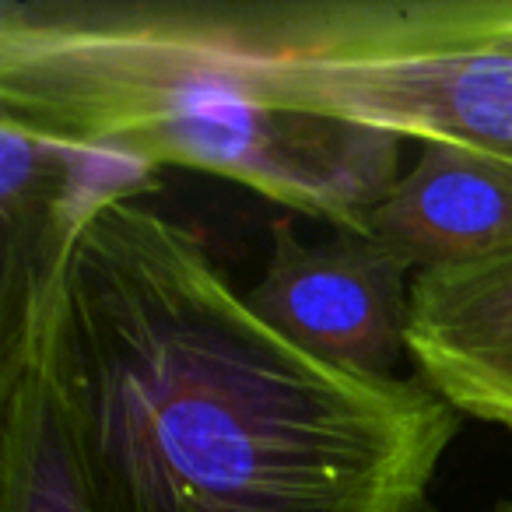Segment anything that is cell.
<instances>
[{
	"label": "cell",
	"mask_w": 512,
	"mask_h": 512,
	"mask_svg": "<svg viewBox=\"0 0 512 512\" xmlns=\"http://www.w3.org/2000/svg\"><path fill=\"white\" fill-rule=\"evenodd\" d=\"M0 120L155 169L211 172L344 232H365L397 183L404 141L264 106L141 29L127 4L67 0L0 4Z\"/></svg>",
	"instance_id": "2"
},
{
	"label": "cell",
	"mask_w": 512,
	"mask_h": 512,
	"mask_svg": "<svg viewBox=\"0 0 512 512\" xmlns=\"http://www.w3.org/2000/svg\"><path fill=\"white\" fill-rule=\"evenodd\" d=\"M67 292V288H64ZM64 295L4 337V498L0 512H88L53 376Z\"/></svg>",
	"instance_id": "8"
},
{
	"label": "cell",
	"mask_w": 512,
	"mask_h": 512,
	"mask_svg": "<svg viewBox=\"0 0 512 512\" xmlns=\"http://www.w3.org/2000/svg\"><path fill=\"white\" fill-rule=\"evenodd\" d=\"M495 512H512V502H502V505H498Z\"/></svg>",
	"instance_id": "9"
},
{
	"label": "cell",
	"mask_w": 512,
	"mask_h": 512,
	"mask_svg": "<svg viewBox=\"0 0 512 512\" xmlns=\"http://www.w3.org/2000/svg\"><path fill=\"white\" fill-rule=\"evenodd\" d=\"M53 376L88 512H428L463 418L295 348L144 200L88 221Z\"/></svg>",
	"instance_id": "1"
},
{
	"label": "cell",
	"mask_w": 512,
	"mask_h": 512,
	"mask_svg": "<svg viewBox=\"0 0 512 512\" xmlns=\"http://www.w3.org/2000/svg\"><path fill=\"white\" fill-rule=\"evenodd\" d=\"M407 358L460 414L512 428V253L418 274Z\"/></svg>",
	"instance_id": "7"
},
{
	"label": "cell",
	"mask_w": 512,
	"mask_h": 512,
	"mask_svg": "<svg viewBox=\"0 0 512 512\" xmlns=\"http://www.w3.org/2000/svg\"><path fill=\"white\" fill-rule=\"evenodd\" d=\"M256 102L512 162V0L127 4Z\"/></svg>",
	"instance_id": "3"
},
{
	"label": "cell",
	"mask_w": 512,
	"mask_h": 512,
	"mask_svg": "<svg viewBox=\"0 0 512 512\" xmlns=\"http://www.w3.org/2000/svg\"><path fill=\"white\" fill-rule=\"evenodd\" d=\"M151 162L120 148L74 144L0 120V221H4V327L60 299L88 221L116 200L158 186Z\"/></svg>",
	"instance_id": "5"
},
{
	"label": "cell",
	"mask_w": 512,
	"mask_h": 512,
	"mask_svg": "<svg viewBox=\"0 0 512 512\" xmlns=\"http://www.w3.org/2000/svg\"><path fill=\"white\" fill-rule=\"evenodd\" d=\"M414 271L369 232L334 228L306 239L292 221H274L267 264L246 302L271 330L337 369L397 376L407 355Z\"/></svg>",
	"instance_id": "4"
},
{
	"label": "cell",
	"mask_w": 512,
	"mask_h": 512,
	"mask_svg": "<svg viewBox=\"0 0 512 512\" xmlns=\"http://www.w3.org/2000/svg\"><path fill=\"white\" fill-rule=\"evenodd\" d=\"M365 232L418 274L512 253V162L467 144L421 141L411 169L372 207Z\"/></svg>",
	"instance_id": "6"
}]
</instances>
